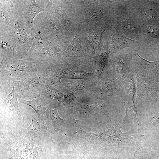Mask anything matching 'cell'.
<instances>
[{
  "instance_id": "cell-16",
  "label": "cell",
  "mask_w": 159,
  "mask_h": 159,
  "mask_svg": "<svg viewBox=\"0 0 159 159\" xmlns=\"http://www.w3.org/2000/svg\"><path fill=\"white\" fill-rule=\"evenodd\" d=\"M26 30L31 46L32 55L39 52L45 47L57 45L50 39L44 37L34 27L26 29Z\"/></svg>"
},
{
  "instance_id": "cell-27",
  "label": "cell",
  "mask_w": 159,
  "mask_h": 159,
  "mask_svg": "<svg viewBox=\"0 0 159 159\" xmlns=\"http://www.w3.org/2000/svg\"><path fill=\"white\" fill-rule=\"evenodd\" d=\"M21 102L25 104L32 107L36 112L39 119L43 120L48 105L46 102L41 96L28 101L24 99L19 100Z\"/></svg>"
},
{
  "instance_id": "cell-22",
  "label": "cell",
  "mask_w": 159,
  "mask_h": 159,
  "mask_svg": "<svg viewBox=\"0 0 159 159\" xmlns=\"http://www.w3.org/2000/svg\"><path fill=\"white\" fill-rule=\"evenodd\" d=\"M0 61L24 58L18 51L15 43L10 39L0 38Z\"/></svg>"
},
{
  "instance_id": "cell-3",
  "label": "cell",
  "mask_w": 159,
  "mask_h": 159,
  "mask_svg": "<svg viewBox=\"0 0 159 159\" xmlns=\"http://www.w3.org/2000/svg\"><path fill=\"white\" fill-rule=\"evenodd\" d=\"M47 12L41 22L34 27L44 37L50 39L57 45L67 47L72 38L56 16L50 1L47 5Z\"/></svg>"
},
{
  "instance_id": "cell-11",
  "label": "cell",
  "mask_w": 159,
  "mask_h": 159,
  "mask_svg": "<svg viewBox=\"0 0 159 159\" xmlns=\"http://www.w3.org/2000/svg\"><path fill=\"white\" fill-rule=\"evenodd\" d=\"M84 35L85 43L83 50L88 59L93 63L96 52L101 43L102 35L107 28L106 23L96 31H93L89 26L81 27Z\"/></svg>"
},
{
  "instance_id": "cell-31",
  "label": "cell",
  "mask_w": 159,
  "mask_h": 159,
  "mask_svg": "<svg viewBox=\"0 0 159 159\" xmlns=\"http://www.w3.org/2000/svg\"><path fill=\"white\" fill-rule=\"evenodd\" d=\"M158 159H159V158Z\"/></svg>"
},
{
  "instance_id": "cell-8",
  "label": "cell",
  "mask_w": 159,
  "mask_h": 159,
  "mask_svg": "<svg viewBox=\"0 0 159 159\" xmlns=\"http://www.w3.org/2000/svg\"><path fill=\"white\" fill-rule=\"evenodd\" d=\"M84 39L83 31L81 27L78 26L74 38L65 51L64 58L94 70L93 63L87 57L82 47V43Z\"/></svg>"
},
{
  "instance_id": "cell-13",
  "label": "cell",
  "mask_w": 159,
  "mask_h": 159,
  "mask_svg": "<svg viewBox=\"0 0 159 159\" xmlns=\"http://www.w3.org/2000/svg\"><path fill=\"white\" fill-rule=\"evenodd\" d=\"M92 98L87 93L77 96L74 105V111L81 115L87 116L94 114H101L105 110V102L96 106L90 102Z\"/></svg>"
},
{
  "instance_id": "cell-10",
  "label": "cell",
  "mask_w": 159,
  "mask_h": 159,
  "mask_svg": "<svg viewBox=\"0 0 159 159\" xmlns=\"http://www.w3.org/2000/svg\"><path fill=\"white\" fill-rule=\"evenodd\" d=\"M136 77V105L138 108L142 104L148 100L149 93L154 83L155 76L151 72L146 70L134 69Z\"/></svg>"
},
{
  "instance_id": "cell-20",
  "label": "cell",
  "mask_w": 159,
  "mask_h": 159,
  "mask_svg": "<svg viewBox=\"0 0 159 159\" xmlns=\"http://www.w3.org/2000/svg\"><path fill=\"white\" fill-rule=\"evenodd\" d=\"M92 82L86 80H77L68 82H60L55 86L61 92L70 91L74 93L77 96L87 93L92 85Z\"/></svg>"
},
{
  "instance_id": "cell-1",
  "label": "cell",
  "mask_w": 159,
  "mask_h": 159,
  "mask_svg": "<svg viewBox=\"0 0 159 159\" xmlns=\"http://www.w3.org/2000/svg\"><path fill=\"white\" fill-rule=\"evenodd\" d=\"M70 19L77 26H89L96 31L106 24L110 10L104 9L97 0H62Z\"/></svg>"
},
{
  "instance_id": "cell-18",
  "label": "cell",
  "mask_w": 159,
  "mask_h": 159,
  "mask_svg": "<svg viewBox=\"0 0 159 159\" xmlns=\"http://www.w3.org/2000/svg\"><path fill=\"white\" fill-rule=\"evenodd\" d=\"M55 14L62 22L69 36L72 38L78 29L71 19L67 15L66 9L62 7V0H50Z\"/></svg>"
},
{
  "instance_id": "cell-2",
  "label": "cell",
  "mask_w": 159,
  "mask_h": 159,
  "mask_svg": "<svg viewBox=\"0 0 159 159\" xmlns=\"http://www.w3.org/2000/svg\"><path fill=\"white\" fill-rule=\"evenodd\" d=\"M92 82L87 93L93 100L103 101L109 97L117 96L123 102L126 101L125 90L114 75L109 62L101 75Z\"/></svg>"
},
{
  "instance_id": "cell-17",
  "label": "cell",
  "mask_w": 159,
  "mask_h": 159,
  "mask_svg": "<svg viewBox=\"0 0 159 159\" xmlns=\"http://www.w3.org/2000/svg\"><path fill=\"white\" fill-rule=\"evenodd\" d=\"M109 36L105 37L103 43L100 44L96 51L93 60V67L96 72L100 76L109 62L110 55L108 48Z\"/></svg>"
},
{
  "instance_id": "cell-12",
  "label": "cell",
  "mask_w": 159,
  "mask_h": 159,
  "mask_svg": "<svg viewBox=\"0 0 159 159\" xmlns=\"http://www.w3.org/2000/svg\"><path fill=\"white\" fill-rule=\"evenodd\" d=\"M15 21L14 31L10 39L15 43L18 51L23 57H30L31 46L25 25L19 20Z\"/></svg>"
},
{
  "instance_id": "cell-15",
  "label": "cell",
  "mask_w": 159,
  "mask_h": 159,
  "mask_svg": "<svg viewBox=\"0 0 159 159\" xmlns=\"http://www.w3.org/2000/svg\"><path fill=\"white\" fill-rule=\"evenodd\" d=\"M112 37V41L110 48V54L117 53L125 48L134 47L138 44L136 41L129 39L122 34L115 28L108 27Z\"/></svg>"
},
{
  "instance_id": "cell-14",
  "label": "cell",
  "mask_w": 159,
  "mask_h": 159,
  "mask_svg": "<svg viewBox=\"0 0 159 159\" xmlns=\"http://www.w3.org/2000/svg\"><path fill=\"white\" fill-rule=\"evenodd\" d=\"M47 77V73L32 76L23 82L21 90L23 96L30 97L34 99L40 96Z\"/></svg>"
},
{
  "instance_id": "cell-29",
  "label": "cell",
  "mask_w": 159,
  "mask_h": 159,
  "mask_svg": "<svg viewBox=\"0 0 159 159\" xmlns=\"http://www.w3.org/2000/svg\"><path fill=\"white\" fill-rule=\"evenodd\" d=\"M63 94L64 105L67 107L74 105L77 96L74 92L70 91L61 92Z\"/></svg>"
},
{
  "instance_id": "cell-30",
  "label": "cell",
  "mask_w": 159,
  "mask_h": 159,
  "mask_svg": "<svg viewBox=\"0 0 159 159\" xmlns=\"http://www.w3.org/2000/svg\"><path fill=\"white\" fill-rule=\"evenodd\" d=\"M152 122L156 124L159 122V111L154 112L150 115Z\"/></svg>"
},
{
  "instance_id": "cell-28",
  "label": "cell",
  "mask_w": 159,
  "mask_h": 159,
  "mask_svg": "<svg viewBox=\"0 0 159 159\" xmlns=\"http://www.w3.org/2000/svg\"><path fill=\"white\" fill-rule=\"evenodd\" d=\"M47 129V127H43L41 124L39 123L36 117H33L30 125L26 129L32 135H41L45 132Z\"/></svg>"
},
{
  "instance_id": "cell-24",
  "label": "cell",
  "mask_w": 159,
  "mask_h": 159,
  "mask_svg": "<svg viewBox=\"0 0 159 159\" xmlns=\"http://www.w3.org/2000/svg\"><path fill=\"white\" fill-rule=\"evenodd\" d=\"M98 76L95 72H89L82 68L76 67L71 68L62 73L59 79L85 80L92 82Z\"/></svg>"
},
{
  "instance_id": "cell-26",
  "label": "cell",
  "mask_w": 159,
  "mask_h": 159,
  "mask_svg": "<svg viewBox=\"0 0 159 159\" xmlns=\"http://www.w3.org/2000/svg\"><path fill=\"white\" fill-rule=\"evenodd\" d=\"M20 82V81H13V85L12 91L8 96L3 100L4 104L12 111V115L19 110L18 99Z\"/></svg>"
},
{
  "instance_id": "cell-6",
  "label": "cell",
  "mask_w": 159,
  "mask_h": 159,
  "mask_svg": "<svg viewBox=\"0 0 159 159\" xmlns=\"http://www.w3.org/2000/svg\"><path fill=\"white\" fill-rule=\"evenodd\" d=\"M67 47L60 45L48 46L31 57L35 62L36 68L39 71H46L64 58Z\"/></svg>"
},
{
  "instance_id": "cell-7",
  "label": "cell",
  "mask_w": 159,
  "mask_h": 159,
  "mask_svg": "<svg viewBox=\"0 0 159 159\" xmlns=\"http://www.w3.org/2000/svg\"><path fill=\"white\" fill-rule=\"evenodd\" d=\"M134 51L122 49L113 56L110 54L109 62L115 76L119 81L126 78L134 69L132 61Z\"/></svg>"
},
{
  "instance_id": "cell-9",
  "label": "cell",
  "mask_w": 159,
  "mask_h": 159,
  "mask_svg": "<svg viewBox=\"0 0 159 159\" xmlns=\"http://www.w3.org/2000/svg\"><path fill=\"white\" fill-rule=\"evenodd\" d=\"M123 86L126 94V101L123 102L126 113L124 119L127 120L138 121V108L135 102L136 92V77L135 73L132 72L125 79L120 81Z\"/></svg>"
},
{
  "instance_id": "cell-25",
  "label": "cell",
  "mask_w": 159,
  "mask_h": 159,
  "mask_svg": "<svg viewBox=\"0 0 159 159\" xmlns=\"http://www.w3.org/2000/svg\"><path fill=\"white\" fill-rule=\"evenodd\" d=\"M41 95L45 100H47L55 105H64L62 93L47 82L43 86Z\"/></svg>"
},
{
  "instance_id": "cell-5",
  "label": "cell",
  "mask_w": 159,
  "mask_h": 159,
  "mask_svg": "<svg viewBox=\"0 0 159 159\" xmlns=\"http://www.w3.org/2000/svg\"><path fill=\"white\" fill-rule=\"evenodd\" d=\"M15 20H19L25 24L26 29L34 27V18L39 13L47 11L40 8L35 0H8Z\"/></svg>"
},
{
  "instance_id": "cell-21",
  "label": "cell",
  "mask_w": 159,
  "mask_h": 159,
  "mask_svg": "<svg viewBox=\"0 0 159 159\" xmlns=\"http://www.w3.org/2000/svg\"><path fill=\"white\" fill-rule=\"evenodd\" d=\"M47 117L46 121L47 130L54 134L64 129L67 124L66 120L62 119L59 116L57 109H50L48 106L46 111Z\"/></svg>"
},
{
  "instance_id": "cell-19",
  "label": "cell",
  "mask_w": 159,
  "mask_h": 159,
  "mask_svg": "<svg viewBox=\"0 0 159 159\" xmlns=\"http://www.w3.org/2000/svg\"><path fill=\"white\" fill-rule=\"evenodd\" d=\"M0 25H3L11 37L14 31L15 21L12 13L10 3L8 0L0 1Z\"/></svg>"
},
{
  "instance_id": "cell-23",
  "label": "cell",
  "mask_w": 159,
  "mask_h": 159,
  "mask_svg": "<svg viewBox=\"0 0 159 159\" xmlns=\"http://www.w3.org/2000/svg\"><path fill=\"white\" fill-rule=\"evenodd\" d=\"M132 62L134 69L146 70L151 72L156 77H159V61H148L141 57L135 50Z\"/></svg>"
},
{
  "instance_id": "cell-4",
  "label": "cell",
  "mask_w": 159,
  "mask_h": 159,
  "mask_svg": "<svg viewBox=\"0 0 159 159\" xmlns=\"http://www.w3.org/2000/svg\"><path fill=\"white\" fill-rule=\"evenodd\" d=\"M1 69L13 81L23 82L33 76L37 70L35 62L31 57L14 59L0 62Z\"/></svg>"
}]
</instances>
